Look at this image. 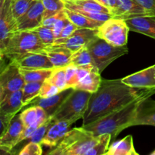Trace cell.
<instances>
[{
  "label": "cell",
  "mask_w": 155,
  "mask_h": 155,
  "mask_svg": "<svg viewBox=\"0 0 155 155\" xmlns=\"http://www.w3.org/2000/svg\"><path fill=\"white\" fill-rule=\"evenodd\" d=\"M65 8L77 12H88V13H109L110 10L100 4L96 0H79V1H68L66 0Z\"/></svg>",
  "instance_id": "21"
},
{
  "label": "cell",
  "mask_w": 155,
  "mask_h": 155,
  "mask_svg": "<svg viewBox=\"0 0 155 155\" xmlns=\"http://www.w3.org/2000/svg\"><path fill=\"white\" fill-rule=\"evenodd\" d=\"M40 51L48 56L54 68H65L71 64L73 52L68 48L51 44L45 46Z\"/></svg>",
  "instance_id": "18"
},
{
  "label": "cell",
  "mask_w": 155,
  "mask_h": 155,
  "mask_svg": "<svg viewBox=\"0 0 155 155\" xmlns=\"http://www.w3.org/2000/svg\"><path fill=\"white\" fill-rule=\"evenodd\" d=\"M141 5L155 17V0H136Z\"/></svg>",
  "instance_id": "44"
},
{
  "label": "cell",
  "mask_w": 155,
  "mask_h": 155,
  "mask_svg": "<svg viewBox=\"0 0 155 155\" xmlns=\"http://www.w3.org/2000/svg\"><path fill=\"white\" fill-rule=\"evenodd\" d=\"M68 1H72V2H74V1H79V0H68Z\"/></svg>",
  "instance_id": "46"
},
{
  "label": "cell",
  "mask_w": 155,
  "mask_h": 155,
  "mask_svg": "<svg viewBox=\"0 0 155 155\" xmlns=\"http://www.w3.org/2000/svg\"><path fill=\"white\" fill-rule=\"evenodd\" d=\"M105 155H139L136 151L131 135L113 142Z\"/></svg>",
  "instance_id": "24"
},
{
  "label": "cell",
  "mask_w": 155,
  "mask_h": 155,
  "mask_svg": "<svg viewBox=\"0 0 155 155\" xmlns=\"http://www.w3.org/2000/svg\"><path fill=\"white\" fill-rule=\"evenodd\" d=\"M121 80L123 83L127 86L136 89H154L155 68L153 65L139 72L127 76Z\"/></svg>",
  "instance_id": "15"
},
{
  "label": "cell",
  "mask_w": 155,
  "mask_h": 155,
  "mask_svg": "<svg viewBox=\"0 0 155 155\" xmlns=\"http://www.w3.org/2000/svg\"><path fill=\"white\" fill-rule=\"evenodd\" d=\"M20 115L24 127L34 126L39 128L49 118L45 110L39 106L27 107V108L23 110Z\"/></svg>",
  "instance_id": "22"
},
{
  "label": "cell",
  "mask_w": 155,
  "mask_h": 155,
  "mask_svg": "<svg viewBox=\"0 0 155 155\" xmlns=\"http://www.w3.org/2000/svg\"><path fill=\"white\" fill-rule=\"evenodd\" d=\"M145 89L127 86L121 79H102L99 89L92 93L87 110L83 117L82 127L124 107L140 96Z\"/></svg>",
  "instance_id": "1"
},
{
  "label": "cell",
  "mask_w": 155,
  "mask_h": 155,
  "mask_svg": "<svg viewBox=\"0 0 155 155\" xmlns=\"http://www.w3.org/2000/svg\"><path fill=\"white\" fill-rule=\"evenodd\" d=\"M97 136L84 127L69 130L60 142L48 153L49 155H86L95 143Z\"/></svg>",
  "instance_id": "3"
},
{
  "label": "cell",
  "mask_w": 155,
  "mask_h": 155,
  "mask_svg": "<svg viewBox=\"0 0 155 155\" xmlns=\"http://www.w3.org/2000/svg\"><path fill=\"white\" fill-rule=\"evenodd\" d=\"M64 11L68 19L71 22L74 23V24H76L79 28H88L96 30L104 23L92 20L88 17L85 16V15H82V14L79 13V12L71 11L70 9L65 8Z\"/></svg>",
  "instance_id": "26"
},
{
  "label": "cell",
  "mask_w": 155,
  "mask_h": 155,
  "mask_svg": "<svg viewBox=\"0 0 155 155\" xmlns=\"http://www.w3.org/2000/svg\"><path fill=\"white\" fill-rule=\"evenodd\" d=\"M154 93L155 88L145 89L140 96L131 102L83 127L92 132L95 136L110 133L112 139H115L123 130L132 127L139 103L144 98L151 97Z\"/></svg>",
  "instance_id": "2"
},
{
  "label": "cell",
  "mask_w": 155,
  "mask_h": 155,
  "mask_svg": "<svg viewBox=\"0 0 155 155\" xmlns=\"http://www.w3.org/2000/svg\"><path fill=\"white\" fill-rule=\"evenodd\" d=\"M68 21H69V19L68 18V17L65 16L64 17V18H61L60 20H58V21L54 24V25L53 26L51 29H52V31L53 33H54V36H55V39L59 38L61 33L62 32L64 27H65V25H66V24L68 23Z\"/></svg>",
  "instance_id": "41"
},
{
  "label": "cell",
  "mask_w": 155,
  "mask_h": 155,
  "mask_svg": "<svg viewBox=\"0 0 155 155\" xmlns=\"http://www.w3.org/2000/svg\"><path fill=\"white\" fill-rule=\"evenodd\" d=\"M112 15L113 18L124 20L135 17L152 16L136 0H119V5Z\"/></svg>",
  "instance_id": "16"
},
{
  "label": "cell",
  "mask_w": 155,
  "mask_h": 155,
  "mask_svg": "<svg viewBox=\"0 0 155 155\" xmlns=\"http://www.w3.org/2000/svg\"><path fill=\"white\" fill-rule=\"evenodd\" d=\"M54 121L52 120L51 117H49L45 123H44L42 125H41L39 128L36 130V131L35 132L34 134L33 135L31 138H30L29 140L30 142H37V143H41L42 139L45 136V135L46 134L47 131L48 130V129L50 128L51 125L54 124Z\"/></svg>",
  "instance_id": "35"
},
{
  "label": "cell",
  "mask_w": 155,
  "mask_h": 155,
  "mask_svg": "<svg viewBox=\"0 0 155 155\" xmlns=\"http://www.w3.org/2000/svg\"><path fill=\"white\" fill-rule=\"evenodd\" d=\"M95 69H98L94 64H86L77 66V76H76V80H77V85L80 83L82 79L84 78L90 71Z\"/></svg>",
  "instance_id": "39"
},
{
  "label": "cell",
  "mask_w": 155,
  "mask_h": 155,
  "mask_svg": "<svg viewBox=\"0 0 155 155\" xmlns=\"http://www.w3.org/2000/svg\"><path fill=\"white\" fill-rule=\"evenodd\" d=\"M139 125L155 127V101L151 97L144 98L138 106L132 127Z\"/></svg>",
  "instance_id": "17"
},
{
  "label": "cell",
  "mask_w": 155,
  "mask_h": 155,
  "mask_svg": "<svg viewBox=\"0 0 155 155\" xmlns=\"http://www.w3.org/2000/svg\"><path fill=\"white\" fill-rule=\"evenodd\" d=\"M35 0H11V8L15 20L24 15Z\"/></svg>",
  "instance_id": "32"
},
{
  "label": "cell",
  "mask_w": 155,
  "mask_h": 155,
  "mask_svg": "<svg viewBox=\"0 0 155 155\" xmlns=\"http://www.w3.org/2000/svg\"><path fill=\"white\" fill-rule=\"evenodd\" d=\"M96 37H98L97 29L77 28L70 36L63 39H56L53 44L63 46L74 52L83 47L87 46Z\"/></svg>",
  "instance_id": "10"
},
{
  "label": "cell",
  "mask_w": 155,
  "mask_h": 155,
  "mask_svg": "<svg viewBox=\"0 0 155 155\" xmlns=\"http://www.w3.org/2000/svg\"><path fill=\"white\" fill-rule=\"evenodd\" d=\"M42 154V144L30 142L19 151V155H41Z\"/></svg>",
  "instance_id": "37"
},
{
  "label": "cell",
  "mask_w": 155,
  "mask_h": 155,
  "mask_svg": "<svg viewBox=\"0 0 155 155\" xmlns=\"http://www.w3.org/2000/svg\"><path fill=\"white\" fill-rule=\"evenodd\" d=\"M130 30L155 39V17L140 16L126 20Z\"/></svg>",
  "instance_id": "20"
},
{
  "label": "cell",
  "mask_w": 155,
  "mask_h": 155,
  "mask_svg": "<svg viewBox=\"0 0 155 155\" xmlns=\"http://www.w3.org/2000/svg\"><path fill=\"white\" fill-rule=\"evenodd\" d=\"M46 46L33 30H19L12 35L5 47L0 51V58L12 60L15 56L31 51H40Z\"/></svg>",
  "instance_id": "4"
},
{
  "label": "cell",
  "mask_w": 155,
  "mask_h": 155,
  "mask_svg": "<svg viewBox=\"0 0 155 155\" xmlns=\"http://www.w3.org/2000/svg\"><path fill=\"white\" fill-rule=\"evenodd\" d=\"M129 31L126 20L111 18L97 29V36L114 46L121 47L127 45Z\"/></svg>",
  "instance_id": "7"
},
{
  "label": "cell",
  "mask_w": 155,
  "mask_h": 155,
  "mask_svg": "<svg viewBox=\"0 0 155 155\" xmlns=\"http://www.w3.org/2000/svg\"><path fill=\"white\" fill-rule=\"evenodd\" d=\"M101 81L102 79L99 71L98 69H95L90 71L84 78L82 79L74 89L93 93L99 89Z\"/></svg>",
  "instance_id": "25"
},
{
  "label": "cell",
  "mask_w": 155,
  "mask_h": 155,
  "mask_svg": "<svg viewBox=\"0 0 155 155\" xmlns=\"http://www.w3.org/2000/svg\"><path fill=\"white\" fill-rule=\"evenodd\" d=\"M17 31V21L11 8V0H0V51L4 49L8 39Z\"/></svg>",
  "instance_id": "9"
},
{
  "label": "cell",
  "mask_w": 155,
  "mask_h": 155,
  "mask_svg": "<svg viewBox=\"0 0 155 155\" xmlns=\"http://www.w3.org/2000/svg\"><path fill=\"white\" fill-rule=\"evenodd\" d=\"M32 30L37 35L41 42L46 46L54 43V40H55V36L53 33L52 29L50 27L41 25Z\"/></svg>",
  "instance_id": "34"
},
{
  "label": "cell",
  "mask_w": 155,
  "mask_h": 155,
  "mask_svg": "<svg viewBox=\"0 0 155 155\" xmlns=\"http://www.w3.org/2000/svg\"><path fill=\"white\" fill-rule=\"evenodd\" d=\"M64 1H66V0H64Z\"/></svg>",
  "instance_id": "48"
},
{
  "label": "cell",
  "mask_w": 155,
  "mask_h": 155,
  "mask_svg": "<svg viewBox=\"0 0 155 155\" xmlns=\"http://www.w3.org/2000/svg\"><path fill=\"white\" fill-rule=\"evenodd\" d=\"M22 96V89L7 95L2 101H0V113L12 114L16 115L18 111L24 107Z\"/></svg>",
  "instance_id": "23"
},
{
  "label": "cell",
  "mask_w": 155,
  "mask_h": 155,
  "mask_svg": "<svg viewBox=\"0 0 155 155\" xmlns=\"http://www.w3.org/2000/svg\"><path fill=\"white\" fill-rule=\"evenodd\" d=\"M65 68H55L53 70L51 75L47 80L50 83L57 86L61 91L64 90L68 88L67 85Z\"/></svg>",
  "instance_id": "33"
},
{
  "label": "cell",
  "mask_w": 155,
  "mask_h": 155,
  "mask_svg": "<svg viewBox=\"0 0 155 155\" xmlns=\"http://www.w3.org/2000/svg\"><path fill=\"white\" fill-rule=\"evenodd\" d=\"M71 64L75 65V66L94 64L93 60L87 46L83 47L77 51L73 52L71 58Z\"/></svg>",
  "instance_id": "30"
},
{
  "label": "cell",
  "mask_w": 155,
  "mask_h": 155,
  "mask_svg": "<svg viewBox=\"0 0 155 155\" xmlns=\"http://www.w3.org/2000/svg\"><path fill=\"white\" fill-rule=\"evenodd\" d=\"M24 125L20 114H17L12 119L5 133L0 137V148L5 153L11 154L15 146L18 145V140L24 130Z\"/></svg>",
  "instance_id": "13"
},
{
  "label": "cell",
  "mask_w": 155,
  "mask_h": 155,
  "mask_svg": "<svg viewBox=\"0 0 155 155\" xmlns=\"http://www.w3.org/2000/svg\"><path fill=\"white\" fill-rule=\"evenodd\" d=\"M91 95V92L74 89L51 117L52 120L54 122L66 120L74 124L83 118L87 110Z\"/></svg>",
  "instance_id": "5"
},
{
  "label": "cell",
  "mask_w": 155,
  "mask_h": 155,
  "mask_svg": "<svg viewBox=\"0 0 155 155\" xmlns=\"http://www.w3.org/2000/svg\"><path fill=\"white\" fill-rule=\"evenodd\" d=\"M93 60L94 64L100 74L104 71L109 64L121 56L127 54L129 49L125 46H114L104 39L96 37L87 45Z\"/></svg>",
  "instance_id": "6"
},
{
  "label": "cell",
  "mask_w": 155,
  "mask_h": 155,
  "mask_svg": "<svg viewBox=\"0 0 155 155\" xmlns=\"http://www.w3.org/2000/svg\"><path fill=\"white\" fill-rule=\"evenodd\" d=\"M12 114L0 113V137L6 132L8 128L12 119L15 117Z\"/></svg>",
  "instance_id": "40"
},
{
  "label": "cell",
  "mask_w": 155,
  "mask_h": 155,
  "mask_svg": "<svg viewBox=\"0 0 155 155\" xmlns=\"http://www.w3.org/2000/svg\"><path fill=\"white\" fill-rule=\"evenodd\" d=\"M43 82H29L25 83L23 87L22 101L24 107L27 106L30 101L39 96L40 88Z\"/></svg>",
  "instance_id": "29"
},
{
  "label": "cell",
  "mask_w": 155,
  "mask_h": 155,
  "mask_svg": "<svg viewBox=\"0 0 155 155\" xmlns=\"http://www.w3.org/2000/svg\"><path fill=\"white\" fill-rule=\"evenodd\" d=\"M44 6L41 0H35L31 7L23 16L17 20L19 30H32L43 23Z\"/></svg>",
  "instance_id": "12"
},
{
  "label": "cell",
  "mask_w": 155,
  "mask_h": 155,
  "mask_svg": "<svg viewBox=\"0 0 155 155\" xmlns=\"http://www.w3.org/2000/svg\"><path fill=\"white\" fill-rule=\"evenodd\" d=\"M60 92L61 90L57 86L46 80L42 83L40 91H39V97L44 98H48V97L53 96V95L59 93Z\"/></svg>",
  "instance_id": "36"
},
{
  "label": "cell",
  "mask_w": 155,
  "mask_h": 155,
  "mask_svg": "<svg viewBox=\"0 0 155 155\" xmlns=\"http://www.w3.org/2000/svg\"><path fill=\"white\" fill-rule=\"evenodd\" d=\"M74 89H75L74 88H68L64 90L61 91L59 93L53 96L45 98L37 96L33 101H30V103H29L27 106V107L39 106L45 110L48 117H51Z\"/></svg>",
  "instance_id": "14"
},
{
  "label": "cell",
  "mask_w": 155,
  "mask_h": 155,
  "mask_svg": "<svg viewBox=\"0 0 155 155\" xmlns=\"http://www.w3.org/2000/svg\"><path fill=\"white\" fill-rule=\"evenodd\" d=\"M112 139L110 133H104L97 136V139L93 146L86 152V155L106 154L108 151L109 143Z\"/></svg>",
  "instance_id": "28"
},
{
  "label": "cell",
  "mask_w": 155,
  "mask_h": 155,
  "mask_svg": "<svg viewBox=\"0 0 155 155\" xmlns=\"http://www.w3.org/2000/svg\"><path fill=\"white\" fill-rule=\"evenodd\" d=\"M65 74H66L67 85L68 88H75L77 86V66L70 64L65 68Z\"/></svg>",
  "instance_id": "38"
},
{
  "label": "cell",
  "mask_w": 155,
  "mask_h": 155,
  "mask_svg": "<svg viewBox=\"0 0 155 155\" xmlns=\"http://www.w3.org/2000/svg\"><path fill=\"white\" fill-rule=\"evenodd\" d=\"M25 81L21 69L16 63L11 61L8 64L2 68L0 74V101L7 95L22 89Z\"/></svg>",
  "instance_id": "8"
},
{
  "label": "cell",
  "mask_w": 155,
  "mask_h": 155,
  "mask_svg": "<svg viewBox=\"0 0 155 155\" xmlns=\"http://www.w3.org/2000/svg\"><path fill=\"white\" fill-rule=\"evenodd\" d=\"M21 69V68H20ZM53 69H21V74L25 83L29 82H44L48 80L53 72Z\"/></svg>",
  "instance_id": "27"
},
{
  "label": "cell",
  "mask_w": 155,
  "mask_h": 155,
  "mask_svg": "<svg viewBox=\"0 0 155 155\" xmlns=\"http://www.w3.org/2000/svg\"><path fill=\"white\" fill-rule=\"evenodd\" d=\"M44 6L43 21L65 8L64 0H41Z\"/></svg>",
  "instance_id": "31"
},
{
  "label": "cell",
  "mask_w": 155,
  "mask_h": 155,
  "mask_svg": "<svg viewBox=\"0 0 155 155\" xmlns=\"http://www.w3.org/2000/svg\"><path fill=\"white\" fill-rule=\"evenodd\" d=\"M77 28H79V27H77L76 24H74V23L71 22V21L69 20V21H68V23L66 24V25H65V27H64L62 32L61 33V35L60 36H59V38L63 39V38L68 37V36H71V35L72 34V33H74Z\"/></svg>",
  "instance_id": "42"
},
{
  "label": "cell",
  "mask_w": 155,
  "mask_h": 155,
  "mask_svg": "<svg viewBox=\"0 0 155 155\" xmlns=\"http://www.w3.org/2000/svg\"><path fill=\"white\" fill-rule=\"evenodd\" d=\"M72 124L70 121L66 120L54 122L48 129L41 144L50 148H54L69 131L70 127Z\"/></svg>",
  "instance_id": "19"
},
{
  "label": "cell",
  "mask_w": 155,
  "mask_h": 155,
  "mask_svg": "<svg viewBox=\"0 0 155 155\" xmlns=\"http://www.w3.org/2000/svg\"><path fill=\"white\" fill-rule=\"evenodd\" d=\"M154 68H155V64H154Z\"/></svg>",
  "instance_id": "47"
},
{
  "label": "cell",
  "mask_w": 155,
  "mask_h": 155,
  "mask_svg": "<svg viewBox=\"0 0 155 155\" xmlns=\"http://www.w3.org/2000/svg\"><path fill=\"white\" fill-rule=\"evenodd\" d=\"M11 61L15 62L21 69H53L55 68L48 56L42 51H31L15 56Z\"/></svg>",
  "instance_id": "11"
},
{
  "label": "cell",
  "mask_w": 155,
  "mask_h": 155,
  "mask_svg": "<svg viewBox=\"0 0 155 155\" xmlns=\"http://www.w3.org/2000/svg\"><path fill=\"white\" fill-rule=\"evenodd\" d=\"M96 1L108 8L111 15L119 5V0H96Z\"/></svg>",
  "instance_id": "43"
},
{
  "label": "cell",
  "mask_w": 155,
  "mask_h": 155,
  "mask_svg": "<svg viewBox=\"0 0 155 155\" xmlns=\"http://www.w3.org/2000/svg\"><path fill=\"white\" fill-rule=\"evenodd\" d=\"M151 155H155V150L154 151H153V152L151 153Z\"/></svg>",
  "instance_id": "45"
}]
</instances>
